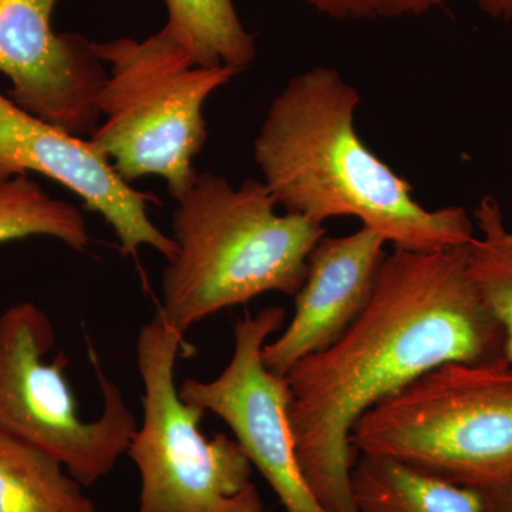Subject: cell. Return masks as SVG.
<instances>
[{"mask_svg": "<svg viewBox=\"0 0 512 512\" xmlns=\"http://www.w3.org/2000/svg\"><path fill=\"white\" fill-rule=\"evenodd\" d=\"M468 244L393 248L365 311L332 346L286 375L296 457L328 512H356L357 420L430 370L505 357L504 335L468 274Z\"/></svg>", "mask_w": 512, "mask_h": 512, "instance_id": "cell-1", "label": "cell"}, {"mask_svg": "<svg viewBox=\"0 0 512 512\" xmlns=\"http://www.w3.org/2000/svg\"><path fill=\"white\" fill-rule=\"evenodd\" d=\"M360 94L333 67L292 77L254 141L255 163L276 204L325 224L352 217L396 249L460 247L476 235L463 207L429 210L356 130Z\"/></svg>", "mask_w": 512, "mask_h": 512, "instance_id": "cell-2", "label": "cell"}, {"mask_svg": "<svg viewBox=\"0 0 512 512\" xmlns=\"http://www.w3.org/2000/svg\"><path fill=\"white\" fill-rule=\"evenodd\" d=\"M276 207L264 181L235 188L220 175L198 173L171 221L177 251L164 268L158 308L168 325L185 335L265 293L295 298L326 229Z\"/></svg>", "mask_w": 512, "mask_h": 512, "instance_id": "cell-3", "label": "cell"}, {"mask_svg": "<svg viewBox=\"0 0 512 512\" xmlns=\"http://www.w3.org/2000/svg\"><path fill=\"white\" fill-rule=\"evenodd\" d=\"M356 456L389 458L464 487L512 480V363L451 362L363 414Z\"/></svg>", "mask_w": 512, "mask_h": 512, "instance_id": "cell-4", "label": "cell"}, {"mask_svg": "<svg viewBox=\"0 0 512 512\" xmlns=\"http://www.w3.org/2000/svg\"><path fill=\"white\" fill-rule=\"evenodd\" d=\"M107 64L99 99L100 119L89 140L126 183L163 178L175 201L198 173L194 160L207 141L205 101L239 73L234 67H202L163 29L146 40L96 43Z\"/></svg>", "mask_w": 512, "mask_h": 512, "instance_id": "cell-5", "label": "cell"}, {"mask_svg": "<svg viewBox=\"0 0 512 512\" xmlns=\"http://www.w3.org/2000/svg\"><path fill=\"white\" fill-rule=\"evenodd\" d=\"M184 345L158 311L138 330L143 420L127 448L141 478L137 512H265L244 448L227 434L207 439L204 410L181 399L175 363Z\"/></svg>", "mask_w": 512, "mask_h": 512, "instance_id": "cell-6", "label": "cell"}, {"mask_svg": "<svg viewBox=\"0 0 512 512\" xmlns=\"http://www.w3.org/2000/svg\"><path fill=\"white\" fill-rule=\"evenodd\" d=\"M55 343V326L35 303H16L0 315V431L46 451L89 487L127 454L138 424L93 349L103 410L83 420L64 373L69 359L60 352L46 360Z\"/></svg>", "mask_w": 512, "mask_h": 512, "instance_id": "cell-7", "label": "cell"}, {"mask_svg": "<svg viewBox=\"0 0 512 512\" xmlns=\"http://www.w3.org/2000/svg\"><path fill=\"white\" fill-rule=\"evenodd\" d=\"M285 309L269 306L235 322L234 352L215 379H187L178 387L184 402L221 417L234 433L285 512H328L312 493L303 476L291 420L286 377L265 366L262 349L274 333L281 332Z\"/></svg>", "mask_w": 512, "mask_h": 512, "instance_id": "cell-8", "label": "cell"}, {"mask_svg": "<svg viewBox=\"0 0 512 512\" xmlns=\"http://www.w3.org/2000/svg\"><path fill=\"white\" fill-rule=\"evenodd\" d=\"M57 2L0 0V72L20 109L89 138L100 124L107 69L86 36L53 29Z\"/></svg>", "mask_w": 512, "mask_h": 512, "instance_id": "cell-9", "label": "cell"}, {"mask_svg": "<svg viewBox=\"0 0 512 512\" xmlns=\"http://www.w3.org/2000/svg\"><path fill=\"white\" fill-rule=\"evenodd\" d=\"M29 171L63 185L87 210L99 212L124 255L150 247L167 262L174 258V239L148 215L150 195L126 183L89 138L73 136L33 116L0 92V181Z\"/></svg>", "mask_w": 512, "mask_h": 512, "instance_id": "cell-10", "label": "cell"}, {"mask_svg": "<svg viewBox=\"0 0 512 512\" xmlns=\"http://www.w3.org/2000/svg\"><path fill=\"white\" fill-rule=\"evenodd\" d=\"M386 245L365 227L320 239L309 255L292 319L262 349L271 372L285 377L305 357L332 346L362 315L375 292Z\"/></svg>", "mask_w": 512, "mask_h": 512, "instance_id": "cell-11", "label": "cell"}, {"mask_svg": "<svg viewBox=\"0 0 512 512\" xmlns=\"http://www.w3.org/2000/svg\"><path fill=\"white\" fill-rule=\"evenodd\" d=\"M356 512H484V494L427 476L389 458L356 456Z\"/></svg>", "mask_w": 512, "mask_h": 512, "instance_id": "cell-12", "label": "cell"}, {"mask_svg": "<svg viewBox=\"0 0 512 512\" xmlns=\"http://www.w3.org/2000/svg\"><path fill=\"white\" fill-rule=\"evenodd\" d=\"M0 512H99L63 464L0 431Z\"/></svg>", "mask_w": 512, "mask_h": 512, "instance_id": "cell-13", "label": "cell"}, {"mask_svg": "<svg viewBox=\"0 0 512 512\" xmlns=\"http://www.w3.org/2000/svg\"><path fill=\"white\" fill-rule=\"evenodd\" d=\"M164 32L202 67H234L254 62L255 39L242 25L234 0H164Z\"/></svg>", "mask_w": 512, "mask_h": 512, "instance_id": "cell-14", "label": "cell"}, {"mask_svg": "<svg viewBox=\"0 0 512 512\" xmlns=\"http://www.w3.org/2000/svg\"><path fill=\"white\" fill-rule=\"evenodd\" d=\"M473 220L478 234L468 244V274L503 330L505 357L512 363V228L491 195L478 202Z\"/></svg>", "mask_w": 512, "mask_h": 512, "instance_id": "cell-15", "label": "cell"}, {"mask_svg": "<svg viewBox=\"0 0 512 512\" xmlns=\"http://www.w3.org/2000/svg\"><path fill=\"white\" fill-rule=\"evenodd\" d=\"M32 237L59 239L74 251L92 241L79 208L47 194L28 174L0 181V244Z\"/></svg>", "mask_w": 512, "mask_h": 512, "instance_id": "cell-16", "label": "cell"}, {"mask_svg": "<svg viewBox=\"0 0 512 512\" xmlns=\"http://www.w3.org/2000/svg\"><path fill=\"white\" fill-rule=\"evenodd\" d=\"M320 16L332 20H379L423 16L446 8L454 0H302Z\"/></svg>", "mask_w": 512, "mask_h": 512, "instance_id": "cell-17", "label": "cell"}, {"mask_svg": "<svg viewBox=\"0 0 512 512\" xmlns=\"http://www.w3.org/2000/svg\"><path fill=\"white\" fill-rule=\"evenodd\" d=\"M484 512H512V480L483 488Z\"/></svg>", "mask_w": 512, "mask_h": 512, "instance_id": "cell-18", "label": "cell"}, {"mask_svg": "<svg viewBox=\"0 0 512 512\" xmlns=\"http://www.w3.org/2000/svg\"><path fill=\"white\" fill-rule=\"evenodd\" d=\"M477 5L490 19L512 20V0H477Z\"/></svg>", "mask_w": 512, "mask_h": 512, "instance_id": "cell-19", "label": "cell"}]
</instances>
